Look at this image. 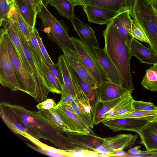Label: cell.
Returning a JSON list of instances; mask_svg holds the SVG:
<instances>
[{"label":"cell","instance_id":"6da1fadb","mask_svg":"<svg viewBox=\"0 0 157 157\" xmlns=\"http://www.w3.org/2000/svg\"><path fill=\"white\" fill-rule=\"evenodd\" d=\"M13 115L37 139L48 141L57 148L69 150L76 148L77 146L72 143L67 137L39 117L36 111L26 109L24 106L1 102Z\"/></svg>","mask_w":157,"mask_h":157},{"label":"cell","instance_id":"7a4b0ae2","mask_svg":"<svg viewBox=\"0 0 157 157\" xmlns=\"http://www.w3.org/2000/svg\"><path fill=\"white\" fill-rule=\"evenodd\" d=\"M103 35L105 41L104 49L119 72L122 86L132 93L134 87L130 68L132 56L126 41L112 21L107 25Z\"/></svg>","mask_w":157,"mask_h":157},{"label":"cell","instance_id":"3957f363","mask_svg":"<svg viewBox=\"0 0 157 157\" xmlns=\"http://www.w3.org/2000/svg\"><path fill=\"white\" fill-rule=\"evenodd\" d=\"M130 15L145 34L150 48L157 55V10L150 0H135Z\"/></svg>","mask_w":157,"mask_h":157},{"label":"cell","instance_id":"277c9868","mask_svg":"<svg viewBox=\"0 0 157 157\" xmlns=\"http://www.w3.org/2000/svg\"><path fill=\"white\" fill-rule=\"evenodd\" d=\"M38 14L42 21L43 31L49 40L55 43L61 50L67 47L75 50L68 34L67 27L63 21L58 20L42 3L40 4Z\"/></svg>","mask_w":157,"mask_h":157},{"label":"cell","instance_id":"5b68a950","mask_svg":"<svg viewBox=\"0 0 157 157\" xmlns=\"http://www.w3.org/2000/svg\"><path fill=\"white\" fill-rule=\"evenodd\" d=\"M11 21L16 26L25 56L33 72L39 97L42 102L48 99L50 92L43 71L42 58L30 45L16 22L14 21Z\"/></svg>","mask_w":157,"mask_h":157},{"label":"cell","instance_id":"8992f818","mask_svg":"<svg viewBox=\"0 0 157 157\" xmlns=\"http://www.w3.org/2000/svg\"><path fill=\"white\" fill-rule=\"evenodd\" d=\"M0 34L6 42L8 53L21 83L22 92L31 96L38 103H40L34 80L24 67L15 46L4 28L1 29Z\"/></svg>","mask_w":157,"mask_h":157},{"label":"cell","instance_id":"52a82bcc","mask_svg":"<svg viewBox=\"0 0 157 157\" xmlns=\"http://www.w3.org/2000/svg\"><path fill=\"white\" fill-rule=\"evenodd\" d=\"M70 39L75 51L99 86L104 81H110L92 48L77 38L71 37Z\"/></svg>","mask_w":157,"mask_h":157},{"label":"cell","instance_id":"ba28073f","mask_svg":"<svg viewBox=\"0 0 157 157\" xmlns=\"http://www.w3.org/2000/svg\"><path fill=\"white\" fill-rule=\"evenodd\" d=\"M0 83L4 87L12 91L22 92L20 81L12 65L7 49L6 42L0 34Z\"/></svg>","mask_w":157,"mask_h":157},{"label":"cell","instance_id":"9c48e42d","mask_svg":"<svg viewBox=\"0 0 157 157\" xmlns=\"http://www.w3.org/2000/svg\"><path fill=\"white\" fill-rule=\"evenodd\" d=\"M61 51L68 63L74 68L78 75L91 87L98 89L99 86L86 68L75 50L63 47Z\"/></svg>","mask_w":157,"mask_h":157},{"label":"cell","instance_id":"30bf717a","mask_svg":"<svg viewBox=\"0 0 157 157\" xmlns=\"http://www.w3.org/2000/svg\"><path fill=\"white\" fill-rule=\"evenodd\" d=\"M69 130V132L89 134L93 132L75 115L68 105L57 106L54 109Z\"/></svg>","mask_w":157,"mask_h":157},{"label":"cell","instance_id":"8fae6325","mask_svg":"<svg viewBox=\"0 0 157 157\" xmlns=\"http://www.w3.org/2000/svg\"><path fill=\"white\" fill-rule=\"evenodd\" d=\"M149 122L140 119L131 118H122L105 120L102 123L113 131H122L135 132L139 134L142 128Z\"/></svg>","mask_w":157,"mask_h":157},{"label":"cell","instance_id":"7c38bea8","mask_svg":"<svg viewBox=\"0 0 157 157\" xmlns=\"http://www.w3.org/2000/svg\"><path fill=\"white\" fill-rule=\"evenodd\" d=\"M138 137L137 134H123L112 137L99 138L102 141L101 144L108 149L110 154L117 151L132 147Z\"/></svg>","mask_w":157,"mask_h":157},{"label":"cell","instance_id":"4fadbf2b","mask_svg":"<svg viewBox=\"0 0 157 157\" xmlns=\"http://www.w3.org/2000/svg\"><path fill=\"white\" fill-rule=\"evenodd\" d=\"M126 42L131 55L135 56L140 62L151 65L157 64V55L150 48L134 38Z\"/></svg>","mask_w":157,"mask_h":157},{"label":"cell","instance_id":"5bb4252c","mask_svg":"<svg viewBox=\"0 0 157 157\" xmlns=\"http://www.w3.org/2000/svg\"><path fill=\"white\" fill-rule=\"evenodd\" d=\"M82 7L88 21L99 25H107L120 13L89 5H84Z\"/></svg>","mask_w":157,"mask_h":157},{"label":"cell","instance_id":"9a60e30c","mask_svg":"<svg viewBox=\"0 0 157 157\" xmlns=\"http://www.w3.org/2000/svg\"><path fill=\"white\" fill-rule=\"evenodd\" d=\"M92 48L109 79L122 86L121 80L119 72L104 49L99 47Z\"/></svg>","mask_w":157,"mask_h":157},{"label":"cell","instance_id":"2e32d148","mask_svg":"<svg viewBox=\"0 0 157 157\" xmlns=\"http://www.w3.org/2000/svg\"><path fill=\"white\" fill-rule=\"evenodd\" d=\"M84 5L105 8L121 13H131L135 0H81Z\"/></svg>","mask_w":157,"mask_h":157},{"label":"cell","instance_id":"e0dca14e","mask_svg":"<svg viewBox=\"0 0 157 157\" xmlns=\"http://www.w3.org/2000/svg\"><path fill=\"white\" fill-rule=\"evenodd\" d=\"M57 63L61 71L63 82L62 94H69L76 97L81 90L77 86L73 78L68 63L63 55L59 56Z\"/></svg>","mask_w":157,"mask_h":157},{"label":"cell","instance_id":"ac0fdd59","mask_svg":"<svg viewBox=\"0 0 157 157\" xmlns=\"http://www.w3.org/2000/svg\"><path fill=\"white\" fill-rule=\"evenodd\" d=\"M2 25L15 46L24 67L33 78L32 71L25 56L15 25L7 19L4 21Z\"/></svg>","mask_w":157,"mask_h":157},{"label":"cell","instance_id":"d6986e66","mask_svg":"<svg viewBox=\"0 0 157 157\" xmlns=\"http://www.w3.org/2000/svg\"><path fill=\"white\" fill-rule=\"evenodd\" d=\"M70 21L82 42L92 48L99 47L95 32L91 27L75 16Z\"/></svg>","mask_w":157,"mask_h":157},{"label":"cell","instance_id":"ffe728a7","mask_svg":"<svg viewBox=\"0 0 157 157\" xmlns=\"http://www.w3.org/2000/svg\"><path fill=\"white\" fill-rule=\"evenodd\" d=\"M138 134L140 143L145 146L146 150L157 151V121L148 122Z\"/></svg>","mask_w":157,"mask_h":157},{"label":"cell","instance_id":"44dd1931","mask_svg":"<svg viewBox=\"0 0 157 157\" xmlns=\"http://www.w3.org/2000/svg\"><path fill=\"white\" fill-rule=\"evenodd\" d=\"M127 91L121 85L110 81H104L98 88V99L101 101L113 100L120 97Z\"/></svg>","mask_w":157,"mask_h":157},{"label":"cell","instance_id":"7402d4cb","mask_svg":"<svg viewBox=\"0 0 157 157\" xmlns=\"http://www.w3.org/2000/svg\"><path fill=\"white\" fill-rule=\"evenodd\" d=\"M132 93L128 90L122 96L117 103L102 117V121L109 117L119 116L135 110Z\"/></svg>","mask_w":157,"mask_h":157},{"label":"cell","instance_id":"603a6c76","mask_svg":"<svg viewBox=\"0 0 157 157\" xmlns=\"http://www.w3.org/2000/svg\"><path fill=\"white\" fill-rule=\"evenodd\" d=\"M117 31L125 41L132 38V28L133 21L128 12L120 13L112 20Z\"/></svg>","mask_w":157,"mask_h":157},{"label":"cell","instance_id":"cb8c5ba5","mask_svg":"<svg viewBox=\"0 0 157 157\" xmlns=\"http://www.w3.org/2000/svg\"><path fill=\"white\" fill-rule=\"evenodd\" d=\"M69 140L77 146L94 151L96 146L101 144V140L94 134H82L67 132H65Z\"/></svg>","mask_w":157,"mask_h":157},{"label":"cell","instance_id":"d4e9b609","mask_svg":"<svg viewBox=\"0 0 157 157\" xmlns=\"http://www.w3.org/2000/svg\"><path fill=\"white\" fill-rule=\"evenodd\" d=\"M122 95L117 98L107 101H101L98 99H96L93 104L92 110L94 125H96L102 122L103 116L117 103Z\"/></svg>","mask_w":157,"mask_h":157},{"label":"cell","instance_id":"484cf974","mask_svg":"<svg viewBox=\"0 0 157 157\" xmlns=\"http://www.w3.org/2000/svg\"><path fill=\"white\" fill-rule=\"evenodd\" d=\"M37 115L61 132H69L67 127L64 123L54 109H41L36 111Z\"/></svg>","mask_w":157,"mask_h":157},{"label":"cell","instance_id":"4316f807","mask_svg":"<svg viewBox=\"0 0 157 157\" xmlns=\"http://www.w3.org/2000/svg\"><path fill=\"white\" fill-rule=\"evenodd\" d=\"M35 146L27 144V145L34 150L46 155L53 157H68L67 150L55 148L48 146L32 136L27 138Z\"/></svg>","mask_w":157,"mask_h":157},{"label":"cell","instance_id":"83f0119b","mask_svg":"<svg viewBox=\"0 0 157 157\" xmlns=\"http://www.w3.org/2000/svg\"><path fill=\"white\" fill-rule=\"evenodd\" d=\"M14 2L21 16L31 31H33L38 13L24 0H14Z\"/></svg>","mask_w":157,"mask_h":157},{"label":"cell","instance_id":"f1b7e54d","mask_svg":"<svg viewBox=\"0 0 157 157\" xmlns=\"http://www.w3.org/2000/svg\"><path fill=\"white\" fill-rule=\"evenodd\" d=\"M7 18H12L15 21L26 39L29 41L30 39L31 33L32 31L21 16L14 2L10 5Z\"/></svg>","mask_w":157,"mask_h":157},{"label":"cell","instance_id":"f546056e","mask_svg":"<svg viewBox=\"0 0 157 157\" xmlns=\"http://www.w3.org/2000/svg\"><path fill=\"white\" fill-rule=\"evenodd\" d=\"M49 4L54 7L59 15L70 21L75 16L74 11L75 6L68 0H50Z\"/></svg>","mask_w":157,"mask_h":157},{"label":"cell","instance_id":"4dcf8cb0","mask_svg":"<svg viewBox=\"0 0 157 157\" xmlns=\"http://www.w3.org/2000/svg\"><path fill=\"white\" fill-rule=\"evenodd\" d=\"M122 118H131L143 120L147 121L149 122H151L157 121V111L135 110L128 113L108 118L105 120H110Z\"/></svg>","mask_w":157,"mask_h":157},{"label":"cell","instance_id":"1f68e13d","mask_svg":"<svg viewBox=\"0 0 157 157\" xmlns=\"http://www.w3.org/2000/svg\"><path fill=\"white\" fill-rule=\"evenodd\" d=\"M67 63L74 79L77 82L81 89L88 97L90 101L94 102L95 99L98 98V89L95 90L91 87L78 75L75 70L67 62Z\"/></svg>","mask_w":157,"mask_h":157},{"label":"cell","instance_id":"d6a6232c","mask_svg":"<svg viewBox=\"0 0 157 157\" xmlns=\"http://www.w3.org/2000/svg\"><path fill=\"white\" fill-rule=\"evenodd\" d=\"M141 84L148 90L157 91V64L153 65L146 70Z\"/></svg>","mask_w":157,"mask_h":157},{"label":"cell","instance_id":"836d02e7","mask_svg":"<svg viewBox=\"0 0 157 157\" xmlns=\"http://www.w3.org/2000/svg\"><path fill=\"white\" fill-rule=\"evenodd\" d=\"M42 64L49 92L53 94H61L63 91L62 85L43 61Z\"/></svg>","mask_w":157,"mask_h":157},{"label":"cell","instance_id":"e575fe53","mask_svg":"<svg viewBox=\"0 0 157 157\" xmlns=\"http://www.w3.org/2000/svg\"><path fill=\"white\" fill-rule=\"evenodd\" d=\"M68 105L74 113L87 127L90 128H94L92 115L88 113L76 99L74 102Z\"/></svg>","mask_w":157,"mask_h":157},{"label":"cell","instance_id":"d590c367","mask_svg":"<svg viewBox=\"0 0 157 157\" xmlns=\"http://www.w3.org/2000/svg\"><path fill=\"white\" fill-rule=\"evenodd\" d=\"M67 150L68 157H102L101 154L98 151L81 146H77L75 149Z\"/></svg>","mask_w":157,"mask_h":157},{"label":"cell","instance_id":"8d00e7d4","mask_svg":"<svg viewBox=\"0 0 157 157\" xmlns=\"http://www.w3.org/2000/svg\"><path fill=\"white\" fill-rule=\"evenodd\" d=\"M133 105L135 110L147 111H157V106L150 102L133 100Z\"/></svg>","mask_w":157,"mask_h":157},{"label":"cell","instance_id":"74e56055","mask_svg":"<svg viewBox=\"0 0 157 157\" xmlns=\"http://www.w3.org/2000/svg\"><path fill=\"white\" fill-rule=\"evenodd\" d=\"M132 36L140 41L148 43V40L143 31L133 22L132 28Z\"/></svg>","mask_w":157,"mask_h":157},{"label":"cell","instance_id":"f35d334b","mask_svg":"<svg viewBox=\"0 0 157 157\" xmlns=\"http://www.w3.org/2000/svg\"><path fill=\"white\" fill-rule=\"evenodd\" d=\"M42 60L52 74L57 78L63 88L64 85L63 82L62 75L58 64L52 65L47 62L46 60Z\"/></svg>","mask_w":157,"mask_h":157},{"label":"cell","instance_id":"ab89813d","mask_svg":"<svg viewBox=\"0 0 157 157\" xmlns=\"http://www.w3.org/2000/svg\"><path fill=\"white\" fill-rule=\"evenodd\" d=\"M33 31L38 42L41 51L46 61L51 64H54L55 63L52 62L50 58L44 45L43 44L42 40V39L40 37L38 31L35 28L34 29Z\"/></svg>","mask_w":157,"mask_h":157},{"label":"cell","instance_id":"60d3db41","mask_svg":"<svg viewBox=\"0 0 157 157\" xmlns=\"http://www.w3.org/2000/svg\"><path fill=\"white\" fill-rule=\"evenodd\" d=\"M10 5L7 0H0V25L1 26L4 21L7 18Z\"/></svg>","mask_w":157,"mask_h":157},{"label":"cell","instance_id":"b9f144b4","mask_svg":"<svg viewBox=\"0 0 157 157\" xmlns=\"http://www.w3.org/2000/svg\"><path fill=\"white\" fill-rule=\"evenodd\" d=\"M57 104L52 98H48L46 100L39 103L36 107L39 110L41 109H51L56 108Z\"/></svg>","mask_w":157,"mask_h":157},{"label":"cell","instance_id":"7bdbcfd3","mask_svg":"<svg viewBox=\"0 0 157 157\" xmlns=\"http://www.w3.org/2000/svg\"><path fill=\"white\" fill-rule=\"evenodd\" d=\"M28 41L30 45L37 52L42 59L43 60H46L41 51L38 42L33 31L31 32L30 39Z\"/></svg>","mask_w":157,"mask_h":157},{"label":"cell","instance_id":"ee69618b","mask_svg":"<svg viewBox=\"0 0 157 157\" xmlns=\"http://www.w3.org/2000/svg\"><path fill=\"white\" fill-rule=\"evenodd\" d=\"M61 94V99L58 103L56 107L69 105L76 99V97L69 94Z\"/></svg>","mask_w":157,"mask_h":157},{"label":"cell","instance_id":"f6af8a7d","mask_svg":"<svg viewBox=\"0 0 157 157\" xmlns=\"http://www.w3.org/2000/svg\"><path fill=\"white\" fill-rule=\"evenodd\" d=\"M128 157H157V151H141L138 154L132 155L129 153Z\"/></svg>","mask_w":157,"mask_h":157},{"label":"cell","instance_id":"bcb514c9","mask_svg":"<svg viewBox=\"0 0 157 157\" xmlns=\"http://www.w3.org/2000/svg\"><path fill=\"white\" fill-rule=\"evenodd\" d=\"M33 9L38 13L39 6L42 3L40 0H24Z\"/></svg>","mask_w":157,"mask_h":157},{"label":"cell","instance_id":"7dc6e473","mask_svg":"<svg viewBox=\"0 0 157 157\" xmlns=\"http://www.w3.org/2000/svg\"><path fill=\"white\" fill-rule=\"evenodd\" d=\"M129 153L124 151L123 150H118L110 154L109 157L118 156V157H128Z\"/></svg>","mask_w":157,"mask_h":157},{"label":"cell","instance_id":"c3c4849f","mask_svg":"<svg viewBox=\"0 0 157 157\" xmlns=\"http://www.w3.org/2000/svg\"><path fill=\"white\" fill-rule=\"evenodd\" d=\"M140 146H136L128 150L127 152L132 155H136L140 153L141 151V150H140Z\"/></svg>","mask_w":157,"mask_h":157},{"label":"cell","instance_id":"681fc988","mask_svg":"<svg viewBox=\"0 0 157 157\" xmlns=\"http://www.w3.org/2000/svg\"><path fill=\"white\" fill-rule=\"evenodd\" d=\"M73 3L75 6H82V7L83 4L81 0H68Z\"/></svg>","mask_w":157,"mask_h":157},{"label":"cell","instance_id":"f907efd6","mask_svg":"<svg viewBox=\"0 0 157 157\" xmlns=\"http://www.w3.org/2000/svg\"><path fill=\"white\" fill-rule=\"evenodd\" d=\"M50 0H40L41 2L43 5L46 7L49 4Z\"/></svg>","mask_w":157,"mask_h":157},{"label":"cell","instance_id":"816d5d0a","mask_svg":"<svg viewBox=\"0 0 157 157\" xmlns=\"http://www.w3.org/2000/svg\"><path fill=\"white\" fill-rule=\"evenodd\" d=\"M153 3L154 7L157 10V0H150Z\"/></svg>","mask_w":157,"mask_h":157},{"label":"cell","instance_id":"f5cc1de1","mask_svg":"<svg viewBox=\"0 0 157 157\" xmlns=\"http://www.w3.org/2000/svg\"><path fill=\"white\" fill-rule=\"evenodd\" d=\"M7 2L9 5L13 3L14 2V0H7Z\"/></svg>","mask_w":157,"mask_h":157}]
</instances>
